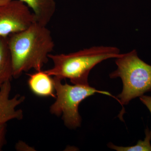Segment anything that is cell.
<instances>
[{"label": "cell", "mask_w": 151, "mask_h": 151, "mask_svg": "<svg viewBox=\"0 0 151 151\" xmlns=\"http://www.w3.org/2000/svg\"><path fill=\"white\" fill-rule=\"evenodd\" d=\"M6 124H0V151L6 143Z\"/></svg>", "instance_id": "obj_11"}, {"label": "cell", "mask_w": 151, "mask_h": 151, "mask_svg": "<svg viewBox=\"0 0 151 151\" xmlns=\"http://www.w3.org/2000/svg\"><path fill=\"white\" fill-rule=\"evenodd\" d=\"M13 78V68L7 37H0V87Z\"/></svg>", "instance_id": "obj_9"}, {"label": "cell", "mask_w": 151, "mask_h": 151, "mask_svg": "<svg viewBox=\"0 0 151 151\" xmlns=\"http://www.w3.org/2000/svg\"><path fill=\"white\" fill-rule=\"evenodd\" d=\"M29 8L35 16L36 21L47 26L55 13L56 0H20Z\"/></svg>", "instance_id": "obj_8"}, {"label": "cell", "mask_w": 151, "mask_h": 151, "mask_svg": "<svg viewBox=\"0 0 151 151\" xmlns=\"http://www.w3.org/2000/svg\"><path fill=\"white\" fill-rule=\"evenodd\" d=\"M10 81H6L0 87V124H6L14 119L21 120L23 117L22 111L17 110V107L24 102L25 98L20 94L10 97Z\"/></svg>", "instance_id": "obj_6"}, {"label": "cell", "mask_w": 151, "mask_h": 151, "mask_svg": "<svg viewBox=\"0 0 151 151\" xmlns=\"http://www.w3.org/2000/svg\"><path fill=\"white\" fill-rule=\"evenodd\" d=\"M139 99L142 103L145 105L148 109L151 114V97L143 95L139 97ZM150 133L151 134V129L150 130Z\"/></svg>", "instance_id": "obj_12"}, {"label": "cell", "mask_w": 151, "mask_h": 151, "mask_svg": "<svg viewBox=\"0 0 151 151\" xmlns=\"http://www.w3.org/2000/svg\"><path fill=\"white\" fill-rule=\"evenodd\" d=\"M122 54L117 47L104 46L92 47L69 54H50L49 58L53 66L45 71L61 80L69 79L73 84L89 85L88 77L94 66Z\"/></svg>", "instance_id": "obj_2"}, {"label": "cell", "mask_w": 151, "mask_h": 151, "mask_svg": "<svg viewBox=\"0 0 151 151\" xmlns=\"http://www.w3.org/2000/svg\"><path fill=\"white\" fill-rule=\"evenodd\" d=\"M29 76L28 83L34 94L40 97L55 98L54 80L51 76L41 70L30 74Z\"/></svg>", "instance_id": "obj_7"}, {"label": "cell", "mask_w": 151, "mask_h": 151, "mask_svg": "<svg viewBox=\"0 0 151 151\" xmlns=\"http://www.w3.org/2000/svg\"><path fill=\"white\" fill-rule=\"evenodd\" d=\"M36 22L32 11L20 0H11L0 5V37L24 30Z\"/></svg>", "instance_id": "obj_5"}, {"label": "cell", "mask_w": 151, "mask_h": 151, "mask_svg": "<svg viewBox=\"0 0 151 151\" xmlns=\"http://www.w3.org/2000/svg\"><path fill=\"white\" fill-rule=\"evenodd\" d=\"M10 1L11 0H0V5L6 4Z\"/></svg>", "instance_id": "obj_13"}, {"label": "cell", "mask_w": 151, "mask_h": 151, "mask_svg": "<svg viewBox=\"0 0 151 151\" xmlns=\"http://www.w3.org/2000/svg\"><path fill=\"white\" fill-rule=\"evenodd\" d=\"M7 39L14 78L31 69L41 70L55 47L51 32L37 22L24 30L12 34Z\"/></svg>", "instance_id": "obj_1"}, {"label": "cell", "mask_w": 151, "mask_h": 151, "mask_svg": "<svg viewBox=\"0 0 151 151\" xmlns=\"http://www.w3.org/2000/svg\"><path fill=\"white\" fill-rule=\"evenodd\" d=\"M116 63L117 68L110 77L122 80L123 89L117 100L122 106L151 91V65L141 60L135 50L122 54Z\"/></svg>", "instance_id": "obj_3"}, {"label": "cell", "mask_w": 151, "mask_h": 151, "mask_svg": "<svg viewBox=\"0 0 151 151\" xmlns=\"http://www.w3.org/2000/svg\"><path fill=\"white\" fill-rule=\"evenodd\" d=\"M145 137L144 140H139L135 145L123 147L116 146L112 143H108V147L117 151H151V134L150 130H145Z\"/></svg>", "instance_id": "obj_10"}, {"label": "cell", "mask_w": 151, "mask_h": 151, "mask_svg": "<svg viewBox=\"0 0 151 151\" xmlns=\"http://www.w3.org/2000/svg\"><path fill=\"white\" fill-rule=\"evenodd\" d=\"M56 100L50 106V113L57 116L62 115L64 124L68 128L76 129L81 125V119L78 106L83 100L96 93L105 94L116 99L109 92L97 90L89 85H73L53 77Z\"/></svg>", "instance_id": "obj_4"}]
</instances>
